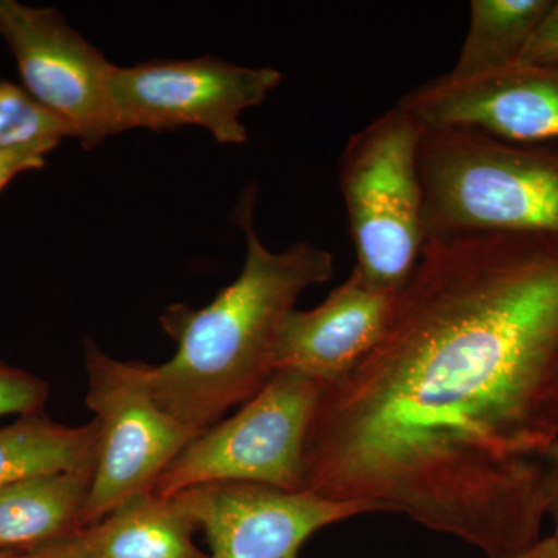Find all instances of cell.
I'll list each match as a JSON object with an SVG mask.
<instances>
[{"label":"cell","instance_id":"6da1fadb","mask_svg":"<svg viewBox=\"0 0 558 558\" xmlns=\"http://www.w3.org/2000/svg\"><path fill=\"white\" fill-rule=\"evenodd\" d=\"M558 238L425 241L387 332L323 388L304 490L512 558L558 498Z\"/></svg>","mask_w":558,"mask_h":558},{"label":"cell","instance_id":"7a4b0ae2","mask_svg":"<svg viewBox=\"0 0 558 558\" xmlns=\"http://www.w3.org/2000/svg\"><path fill=\"white\" fill-rule=\"evenodd\" d=\"M255 205L256 190L248 186L234 209L247 244L240 277L202 310L168 307L160 325L178 351L161 365L138 363L153 399L194 435L269 384L282 323L304 290L336 271L333 256L311 242L270 252L256 234Z\"/></svg>","mask_w":558,"mask_h":558},{"label":"cell","instance_id":"3957f363","mask_svg":"<svg viewBox=\"0 0 558 558\" xmlns=\"http://www.w3.org/2000/svg\"><path fill=\"white\" fill-rule=\"evenodd\" d=\"M418 178L425 241L480 233L558 238V142L424 131Z\"/></svg>","mask_w":558,"mask_h":558},{"label":"cell","instance_id":"277c9868","mask_svg":"<svg viewBox=\"0 0 558 558\" xmlns=\"http://www.w3.org/2000/svg\"><path fill=\"white\" fill-rule=\"evenodd\" d=\"M422 135L421 124L398 102L355 132L341 153L340 190L355 270L388 292L399 293L409 282L425 244Z\"/></svg>","mask_w":558,"mask_h":558},{"label":"cell","instance_id":"5b68a950","mask_svg":"<svg viewBox=\"0 0 558 558\" xmlns=\"http://www.w3.org/2000/svg\"><path fill=\"white\" fill-rule=\"evenodd\" d=\"M323 388L299 371H275L236 414L191 440L153 490L171 497L218 483L304 490V450Z\"/></svg>","mask_w":558,"mask_h":558},{"label":"cell","instance_id":"8992f818","mask_svg":"<svg viewBox=\"0 0 558 558\" xmlns=\"http://www.w3.org/2000/svg\"><path fill=\"white\" fill-rule=\"evenodd\" d=\"M86 405L98 425V453L84 529L135 495L153 490L180 451L196 438L160 409L140 376L138 362L110 357L84 339Z\"/></svg>","mask_w":558,"mask_h":558},{"label":"cell","instance_id":"52a82bcc","mask_svg":"<svg viewBox=\"0 0 558 558\" xmlns=\"http://www.w3.org/2000/svg\"><path fill=\"white\" fill-rule=\"evenodd\" d=\"M281 78L277 69L244 68L208 54L116 68L110 84L113 134L201 126L220 145H242L248 138L242 112L264 102Z\"/></svg>","mask_w":558,"mask_h":558},{"label":"cell","instance_id":"ba28073f","mask_svg":"<svg viewBox=\"0 0 558 558\" xmlns=\"http://www.w3.org/2000/svg\"><path fill=\"white\" fill-rule=\"evenodd\" d=\"M0 36L24 89L92 149L113 135L110 84L117 65L51 7L0 0Z\"/></svg>","mask_w":558,"mask_h":558},{"label":"cell","instance_id":"9c48e42d","mask_svg":"<svg viewBox=\"0 0 558 558\" xmlns=\"http://www.w3.org/2000/svg\"><path fill=\"white\" fill-rule=\"evenodd\" d=\"M178 495L207 537V558H300L322 529L374 513L359 502L263 484H207Z\"/></svg>","mask_w":558,"mask_h":558},{"label":"cell","instance_id":"30bf717a","mask_svg":"<svg viewBox=\"0 0 558 558\" xmlns=\"http://www.w3.org/2000/svg\"><path fill=\"white\" fill-rule=\"evenodd\" d=\"M399 105L422 130H475L517 142H558V64H515L422 84Z\"/></svg>","mask_w":558,"mask_h":558},{"label":"cell","instance_id":"8fae6325","mask_svg":"<svg viewBox=\"0 0 558 558\" xmlns=\"http://www.w3.org/2000/svg\"><path fill=\"white\" fill-rule=\"evenodd\" d=\"M396 296L352 270L319 306L293 310L286 317L275 349V371H299L323 387L340 380L384 339Z\"/></svg>","mask_w":558,"mask_h":558},{"label":"cell","instance_id":"7c38bea8","mask_svg":"<svg viewBox=\"0 0 558 558\" xmlns=\"http://www.w3.org/2000/svg\"><path fill=\"white\" fill-rule=\"evenodd\" d=\"M95 470L40 473L0 488V550L22 553L84 531Z\"/></svg>","mask_w":558,"mask_h":558},{"label":"cell","instance_id":"4fadbf2b","mask_svg":"<svg viewBox=\"0 0 558 558\" xmlns=\"http://www.w3.org/2000/svg\"><path fill=\"white\" fill-rule=\"evenodd\" d=\"M199 531L180 495H135L106 519L84 529L97 558H207L194 545Z\"/></svg>","mask_w":558,"mask_h":558},{"label":"cell","instance_id":"5bb4252c","mask_svg":"<svg viewBox=\"0 0 558 558\" xmlns=\"http://www.w3.org/2000/svg\"><path fill=\"white\" fill-rule=\"evenodd\" d=\"M98 425L65 427L44 413L20 416L0 428V488L40 473L94 469Z\"/></svg>","mask_w":558,"mask_h":558},{"label":"cell","instance_id":"9a60e30c","mask_svg":"<svg viewBox=\"0 0 558 558\" xmlns=\"http://www.w3.org/2000/svg\"><path fill=\"white\" fill-rule=\"evenodd\" d=\"M550 0H473L468 35L447 75L473 78L519 64Z\"/></svg>","mask_w":558,"mask_h":558},{"label":"cell","instance_id":"2e32d148","mask_svg":"<svg viewBox=\"0 0 558 558\" xmlns=\"http://www.w3.org/2000/svg\"><path fill=\"white\" fill-rule=\"evenodd\" d=\"M72 137L69 128L33 100L24 87L0 80V150Z\"/></svg>","mask_w":558,"mask_h":558},{"label":"cell","instance_id":"e0dca14e","mask_svg":"<svg viewBox=\"0 0 558 558\" xmlns=\"http://www.w3.org/2000/svg\"><path fill=\"white\" fill-rule=\"evenodd\" d=\"M49 396L46 380L0 359V417L44 413Z\"/></svg>","mask_w":558,"mask_h":558},{"label":"cell","instance_id":"ac0fdd59","mask_svg":"<svg viewBox=\"0 0 558 558\" xmlns=\"http://www.w3.org/2000/svg\"><path fill=\"white\" fill-rule=\"evenodd\" d=\"M519 64H558V0H550L529 38Z\"/></svg>","mask_w":558,"mask_h":558},{"label":"cell","instance_id":"d6986e66","mask_svg":"<svg viewBox=\"0 0 558 558\" xmlns=\"http://www.w3.org/2000/svg\"><path fill=\"white\" fill-rule=\"evenodd\" d=\"M54 148L57 146L49 145V143H35V145L0 150V191L22 172L44 168L47 154Z\"/></svg>","mask_w":558,"mask_h":558},{"label":"cell","instance_id":"ffe728a7","mask_svg":"<svg viewBox=\"0 0 558 558\" xmlns=\"http://www.w3.org/2000/svg\"><path fill=\"white\" fill-rule=\"evenodd\" d=\"M11 558H97L87 545L83 531L58 542L47 543L39 548L11 554Z\"/></svg>","mask_w":558,"mask_h":558},{"label":"cell","instance_id":"44dd1931","mask_svg":"<svg viewBox=\"0 0 558 558\" xmlns=\"http://www.w3.org/2000/svg\"><path fill=\"white\" fill-rule=\"evenodd\" d=\"M512 558H558V539L554 535L542 537L531 548Z\"/></svg>","mask_w":558,"mask_h":558},{"label":"cell","instance_id":"7402d4cb","mask_svg":"<svg viewBox=\"0 0 558 558\" xmlns=\"http://www.w3.org/2000/svg\"><path fill=\"white\" fill-rule=\"evenodd\" d=\"M550 515H554V520H556V532H554V537L558 539V498L556 501V506H554L553 513Z\"/></svg>","mask_w":558,"mask_h":558},{"label":"cell","instance_id":"603a6c76","mask_svg":"<svg viewBox=\"0 0 558 558\" xmlns=\"http://www.w3.org/2000/svg\"><path fill=\"white\" fill-rule=\"evenodd\" d=\"M11 554L13 553H2V550H0V558H11Z\"/></svg>","mask_w":558,"mask_h":558},{"label":"cell","instance_id":"cb8c5ba5","mask_svg":"<svg viewBox=\"0 0 558 558\" xmlns=\"http://www.w3.org/2000/svg\"><path fill=\"white\" fill-rule=\"evenodd\" d=\"M556 459H557V462H558V449L556 451Z\"/></svg>","mask_w":558,"mask_h":558}]
</instances>
